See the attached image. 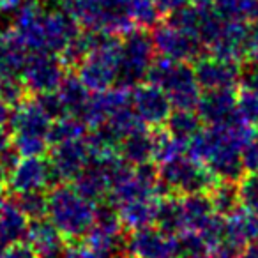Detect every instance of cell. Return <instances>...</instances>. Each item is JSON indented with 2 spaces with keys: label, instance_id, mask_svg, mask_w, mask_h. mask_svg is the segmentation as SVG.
Segmentation results:
<instances>
[{
  "label": "cell",
  "instance_id": "15",
  "mask_svg": "<svg viewBox=\"0 0 258 258\" xmlns=\"http://www.w3.org/2000/svg\"><path fill=\"white\" fill-rule=\"evenodd\" d=\"M25 242L36 251L39 258L62 256L66 247V239L46 216L30 219L25 233Z\"/></svg>",
  "mask_w": 258,
  "mask_h": 258
},
{
  "label": "cell",
  "instance_id": "5",
  "mask_svg": "<svg viewBox=\"0 0 258 258\" xmlns=\"http://www.w3.org/2000/svg\"><path fill=\"white\" fill-rule=\"evenodd\" d=\"M154 53L152 37L145 29H133L120 36V58L115 85L131 90L144 83L154 60Z\"/></svg>",
  "mask_w": 258,
  "mask_h": 258
},
{
  "label": "cell",
  "instance_id": "37",
  "mask_svg": "<svg viewBox=\"0 0 258 258\" xmlns=\"http://www.w3.org/2000/svg\"><path fill=\"white\" fill-rule=\"evenodd\" d=\"M193 0H154L156 8H158L159 15H172V13L179 11V9L189 6Z\"/></svg>",
  "mask_w": 258,
  "mask_h": 258
},
{
  "label": "cell",
  "instance_id": "6",
  "mask_svg": "<svg viewBox=\"0 0 258 258\" xmlns=\"http://www.w3.org/2000/svg\"><path fill=\"white\" fill-rule=\"evenodd\" d=\"M127 258H179L180 237L158 225L131 230L125 239Z\"/></svg>",
  "mask_w": 258,
  "mask_h": 258
},
{
  "label": "cell",
  "instance_id": "11",
  "mask_svg": "<svg viewBox=\"0 0 258 258\" xmlns=\"http://www.w3.org/2000/svg\"><path fill=\"white\" fill-rule=\"evenodd\" d=\"M51 118L46 111L41 108L37 99H25L13 106L11 118H9V131L11 138H44L48 140Z\"/></svg>",
  "mask_w": 258,
  "mask_h": 258
},
{
  "label": "cell",
  "instance_id": "1",
  "mask_svg": "<svg viewBox=\"0 0 258 258\" xmlns=\"http://www.w3.org/2000/svg\"><path fill=\"white\" fill-rule=\"evenodd\" d=\"M46 216L68 242H75L94 226L96 204L83 197L71 182H60L48 193Z\"/></svg>",
  "mask_w": 258,
  "mask_h": 258
},
{
  "label": "cell",
  "instance_id": "19",
  "mask_svg": "<svg viewBox=\"0 0 258 258\" xmlns=\"http://www.w3.org/2000/svg\"><path fill=\"white\" fill-rule=\"evenodd\" d=\"M159 198L161 197H145L117 207L122 226L125 230H138L144 226L154 225Z\"/></svg>",
  "mask_w": 258,
  "mask_h": 258
},
{
  "label": "cell",
  "instance_id": "20",
  "mask_svg": "<svg viewBox=\"0 0 258 258\" xmlns=\"http://www.w3.org/2000/svg\"><path fill=\"white\" fill-rule=\"evenodd\" d=\"M57 94L60 97L62 104H64L66 113L76 115L80 118H82L83 110H85L87 103H89L90 96H92L89 87L78 76V73L76 75H66L60 85H58Z\"/></svg>",
  "mask_w": 258,
  "mask_h": 258
},
{
  "label": "cell",
  "instance_id": "40",
  "mask_svg": "<svg viewBox=\"0 0 258 258\" xmlns=\"http://www.w3.org/2000/svg\"><path fill=\"white\" fill-rule=\"evenodd\" d=\"M13 240H11V237H9V233L6 232V228L2 226V223H0V254L4 253L6 249H8L9 246H13Z\"/></svg>",
  "mask_w": 258,
  "mask_h": 258
},
{
  "label": "cell",
  "instance_id": "16",
  "mask_svg": "<svg viewBox=\"0 0 258 258\" xmlns=\"http://www.w3.org/2000/svg\"><path fill=\"white\" fill-rule=\"evenodd\" d=\"M225 239L239 247L258 242V214L237 207L225 218Z\"/></svg>",
  "mask_w": 258,
  "mask_h": 258
},
{
  "label": "cell",
  "instance_id": "14",
  "mask_svg": "<svg viewBox=\"0 0 258 258\" xmlns=\"http://www.w3.org/2000/svg\"><path fill=\"white\" fill-rule=\"evenodd\" d=\"M195 111L205 125H223L239 117L237 94L233 89L202 90Z\"/></svg>",
  "mask_w": 258,
  "mask_h": 258
},
{
  "label": "cell",
  "instance_id": "18",
  "mask_svg": "<svg viewBox=\"0 0 258 258\" xmlns=\"http://www.w3.org/2000/svg\"><path fill=\"white\" fill-rule=\"evenodd\" d=\"M152 149H154L152 131H149V127H142L138 131H135V133L122 138L117 152L127 165L138 166L151 161Z\"/></svg>",
  "mask_w": 258,
  "mask_h": 258
},
{
  "label": "cell",
  "instance_id": "23",
  "mask_svg": "<svg viewBox=\"0 0 258 258\" xmlns=\"http://www.w3.org/2000/svg\"><path fill=\"white\" fill-rule=\"evenodd\" d=\"M202 118L198 117V113L195 110H182V108H173L172 113L168 115L165 122V129L170 135L177 138V140L184 142L187 145V142L195 137L202 129Z\"/></svg>",
  "mask_w": 258,
  "mask_h": 258
},
{
  "label": "cell",
  "instance_id": "17",
  "mask_svg": "<svg viewBox=\"0 0 258 258\" xmlns=\"http://www.w3.org/2000/svg\"><path fill=\"white\" fill-rule=\"evenodd\" d=\"M184 216V232H200L216 216L207 193H191L180 197Z\"/></svg>",
  "mask_w": 258,
  "mask_h": 258
},
{
  "label": "cell",
  "instance_id": "3",
  "mask_svg": "<svg viewBox=\"0 0 258 258\" xmlns=\"http://www.w3.org/2000/svg\"><path fill=\"white\" fill-rule=\"evenodd\" d=\"M120 58V37L97 32L89 53L78 68V76L90 92H101L115 85Z\"/></svg>",
  "mask_w": 258,
  "mask_h": 258
},
{
  "label": "cell",
  "instance_id": "38",
  "mask_svg": "<svg viewBox=\"0 0 258 258\" xmlns=\"http://www.w3.org/2000/svg\"><path fill=\"white\" fill-rule=\"evenodd\" d=\"M13 145V138H11V131H9L6 125H0V154L9 149Z\"/></svg>",
  "mask_w": 258,
  "mask_h": 258
},
{
  "label": "cell",
  "instance_id": "10",
  "mask_svg": "<svg viewBox=\"0 0 258 258\" xmlns=\"http://www.w3.org/2000/svg\"><path fill=\"white\" fill-rule=\"evenodd\" d=\"M131 108L147 127H161L165 125L173 106L165 90L152 83L145 82L129 90Z\"/></svg>",
  "mask_w": 258,
  "mask_h": 258
},
{
  "label": "cell",
  "instance_id": "30",
  "mask_svg": "<svg viewBox=\"0 0 258 258\" xmlns=\"http://www.w3.org/2000/svg\"><path fill=\"white\" fill-rule=\"evenodd\" d=\"M239 187V204L246 211L258 214V173H244L237 182Z\"/></svg>",
  "mask_w": 258,
  "mask_h": 258
},
{
  "label": "cell",
  "instance_id": "24",
  "mask_svg": "<svg viewBox=\"0 0 258 258\" xmlns=\"http://www.w3.org/2000/svg\"><path fill=\"white\" fill-rule=\"evenodd\" d=\"M87 133H89V125L83 122V118L76 117V115H64V117L51 120L50 131H48V142H50V145H57L62 142L85 138Z\"/></svg>",
  "mask_w": 258,
  "mask_h": 258
},
{
  "label": "cell",
  "instance_id": "4",
  "mask_svg": "<svg viewBox=\"0 0 258 258\" xmlns=\"http://www.w3.org/2000/svg\"><path fill=\"white\" fill-rule=\"evenodd\" d=\"M158 170L163 195L182 197L191 193H207L218 180L204 163L197 161L186 152L161 163Z\"/></svg>",
  "mask_w": 258,
  "mask_h": 258
},
{
  "label": "cell",
  "instance_id": "36",
  "mask_svg": "<svg viewBox=\"0 0 258 258\" xmlns=\"http://www.w3.org/2000/svg\"><path fill=\"white\" fill-rule=\"evenodd\" d=\"M0 258H39L36 254V251L29 246L27 242H15L13 246H9L4 253L0 254Z\"/></svg>",
  "mask_w": 258,
  "mask_h": 258
},
{
  "label": "cell",
  "instance_id": "35",
  "mask_svg": "<svg viewBox=\"0 0 258 258\" xmlns=\"http://www.w3.org/2000/svg\"><path fill=\"white\" fill-rule=\"evenodd\" d=\"M239 85L244 90H253L258 92V64H251L247 62V66L244 69H240V78Z\"/></svg>",
  "mask_w": 258,
  "mask_h": 258
},
{
  "label": "cell",
  "instance_id": "26",
  "mask_svg": "<svg viewBox=\"0 0 258 258\" xmlns=\"http://www.w3.org/2000/svg\"><path fill=\"white\" fill-rule=\"evenodd\" d=\"M209 198H211L212 209L216 214L226 218L232 214L239 204V187L237 182H228V180H216V184L207 191Z\"/></svg>",
  "mask_w": 258,
  "mask_h": 258
},
{
  "label": "cell",
  "instance_id": "34",
  "mask_svg": "<svg viewBox=\"0 0 258 258\" xmlns=\"http://www.w3.org/2000/svg\"><path fill=\"white\" fill-rule=\"evenodd\" d=\"M246 173H258V144L251 140L240 152Z\"/></svg>",
  "mask_w": 258,
  "mask_h": 258
},
{
  "label": "cell",
  "instance_id": "8",
  "mask_svg": "<svg viewBox=\"0 0 258 258\" xmlns=\"http://www.w3.org/2000/svg\"><path fill=\"white\" fill-rule=\"evenodd\" d=\"M152 44L154 50L161 57H168L173 60L191 62L202 57V51L205 50L197 36L172 25L170 22L156 23L152 27Z\"/></svg>",
  "mask_w": 258,
  "mask_h": 258
},
{
  "label": "cell",
  "instance_id": "2",
  "mask_svg": "<svg viewBox=\"0 0 258 258\" xmlns=\"http://www.w3.org/2000/svg\"><path fill=\"white\" fill-rule=\"evenodd\" d=\"M145 82L165 90L172 106L182 110H195L202 94L195 69L189 62L173 60L161 55L152 60Z\"/></svg>",
  "mask_w": 258,
  "mask_h": 258
},
{
  "label": "cell",
  "instance_id": "7",
  "mask_svg": "<svg viewBox=\"0 0 258 258\" xmlns=\"http://www.w3.org/2000/svg\"><path fill=\"white\" fill-rule=\"evenodd\" d=\"M66 64L60 55L48 53V51H32L25 60L22 69V80L29 94H46L58 89L64 80Z\"/></svg>",
  "mask_w": 258,
  "mask_h": 258
},
{
  "label": "cell",
  "instance_id": "41",
  "mask_svg": "<svg viewBox=\"0 0 258 258\" xmlns=\"http://www.w3.org/2000/svg\"><path fill=\"white\" fill-rule=\"evenodd\" d=\"M239 258H258V244H249V246L242 247Z\"/></svg>",
  "mask_w": 258,
  "mask_h": 258
},
{
  "label": "cell",
  "instance_id": "13",
  "mask_svg": "<svg viewBox=\"0 0 258 258\" xmlns=\"http://www.w3.org/2000/svg\"><path fill=\"white\" fill-rule=\"evenodd\" d=\"M50 165L57 182H71L90 161V149L85 138L62 142L50 147Z\"/></svg>",
  "mask_w": 258,
  "mask_h": 258
},
{
  "label": "cell",
  "instance_id": "27",
  "mask_svg": "<svg viewBox=\"0 0 258 258\" xmlns=\"http://www.w3.org/2000/svg\"><path fill=\"white\" fill-rule=\"evenodd\" d=\"M152 142H154L152 159L158 161L159 165L186 152V144L177 140V138L173 137V135H170L166 129L154 127V131H152Z\"/></svg>",
  "mask_w": 258,
  "mask_h": 258
},
{
  "label": "cell",
  "instance_id": "12",
  "mask_svg": "<svg viewBox=\"0 0 258 258\" xmlns=\"http://www.w3.org/2000/svg\"><path fill=\"white\" fill-rule=\"evenodd\" d=\"M195 75L202 90L212 89H235L239 85L240 68L239 62L216 55H202L195 60Z\"/></svg>",
  "mask_w": 258,
  "mask_h": 258
},
{
  "label": "cell",
  "instance_id": "31",
  "mask_svg": "<svg viewBox=\"0 0 258 258\" xmlns=\"http://www.w3.org/2000/svg\"><path fill=\"white\" fill-rule=\"evenodd\" d=\"M29 90H27L25 83H23L22 76L11 75V76H2L0 78V97L9 104V106H16L27 97Z\"/></svg>",
  "mask_w": 258,
  "mask_h": 258
},
{
  "label": "cell",
  "instance_id": "25",
  "mask_svg": "<svg viewBox=\"0 0 258 258\" xmlns=\"http://www.w3.org/2000/svg\"><path fill=\"white\" fill-rule=\"evenodd\" d=\"M212 8L223 20L258 22V0H212Z\"/></svg>",
  "mask_w": 258,
  "mask_h": 258
},
{
  "label": "cell",
  "instance_id": "28",
  "mask_svg": "<svg viewBox=\"0 0 258 258\" xmlns=\"http://www.w3.org/2000/svg\"><path fill=\"white\" fill-rule=\"evenodd\" d=\"M125 11L137 29H152L161 16L154 0H125Z\"/></svg>",
  "mask_w": 258,
  "mask_h": 258
},
{
  "label": "cell",
  "instance_id": "39",
  "mask_svg": "<svg viewBox=\"0 0 258 258\" xmlns=\"http://www.w3.org/2000/svg\"><path fill=\"white\" fill-rule=\"evenodd\" d=\"M11 118V106L0 97V125H8Z\"/></svg>",
  "mask_w": 258,
  "mask_h": 258
},
{
  "label": "cell",
  "instance_id": "33",
  "mask_svg": "<svg viewBox=\"0 0 258 258\" xmlns=\"http://www.w3.org/2000/svg\"><path fill=\"white\" fill-rule=\"evenodd\" d=\"M242 247L235 246L230 240L223 239L221 242H218L216 246H212L209 249V256L207 258H239Z\"/></svg>",
  "mask_w": 258,
  "mask_h": 258
},
{
  "label": "cell",
  "instance_id": "21",
  "mask_svg": "<svg viewBox=\"0 0 258 258\" xmlns=\"http://www.w3.org/2000/svg\"><path fill=\"white\" fill-rule=\"evenodd\" d=\"M27 57H29V51L13 36L11 30L8 29L0 34V78L11 75L22 76Z\"/></svg>",
  "mask_w": 258,
  "mask_h": 258
},
{
  "label": "cell",
  "instance_id": "43",
  "mask_svg": "<svg viewBox=\"0 0 258 258\" xmlns=\"http://www.w3.org/2000/svg\"><path fill=\"white\" fill-rule=\"evenodd\" d=\"M4 205H6V198L0 195V212H2V209H4Z\"/></svg>",
  "mask_w": 258,
  "mask_h": 258
},
{
  "label": "cell",
  "instance_id": "42",
  "mask_svg": "<svg viewBox=\"0 0 258 258\" xmlns=\"http://www.w3.org/2000/svg\"><path fill=\"white\" fill-rule=\"evenodd\" d=\"M8 172H6L4 168H2V166H0V191L4 189L6 186H8Z\"/></svg>",
  "mask_w": 258,
  "mask_h": 258
},
{
  "label": "cell",
  "instance_id": "22",
  "mask_svg": "<svg viewBox=\"0 0 258 258\" xmlns=\"http://www.w3.org/2000/svg\"><path fill=\"white\" fill-rule=\"evenodd\" d=\"M154 225H158L165 232L177 233V235L184 232V216L180 195H165V197L159 198Z\"/></svg>",
  "mask_w": 258,
  "mask_h": 258
},
{
  "label": "cell",
  "instance_id": "29",
  "mask_svg": "<svg viewBox=\"0 0 258 258\" xmlns=\"http://www.w3.org/2000/svg\"><path fill=\"white\" fill-rule=\"evenodd\" d=\"M18 209L29 219L44 218L48 212V193L46 191H27V193H16L13 198Z\"/></svg>",
  "mask_w": 258,
  "mask_h": 258
},
{
  "label": "cell",
  "instance_id": "32",
  "mask_svg": "<svg viewBox=\"0 0 258 258\" xmlns=\"http://www.w3.org/2000/svg\"><path fill=\"white\" fill-rule=\"evenodd\" d=\"M237 113L247 124L258 125V92L253 90H240L237 96Z\"/></svg>",
  "mask_w": 258,
  "mask_h": 258
},
{
  "label": "cell",
  "instance_id": "9",
  "mask_svg": "<svg viewBox=\"0 0 258 258\" xmlns=\"http://www.w3.org/2000/svg\"><path fill=\"white\" fill-rule=\"evenodd\" d=\"M57 184L50 159L44 156L22 158L8 177V186L15 195L27 191H46Z\"/></svg>",
  "mask_w": 258,
  "mask_h": 258
}]
</instances>
